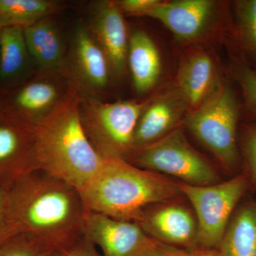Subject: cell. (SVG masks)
Here are the masks:
<instances>
[{"instance_id": "6da1fadb", "label": "cell", "mask_w": 256, "mask_h": 256, "mask_svg": "<svg viewBox=\"0 0 256 256\" xmlns=\"http://www.w3.org/2000/svg\"><path fill=\"white\" fill-rule=\"evenodd\" d=\"M13 186L8 190L15 223L44 250L63 252L84 236L88 210L78 188L41 172Z\"/></svg>"}, {"instance_id": "7a4b0ae2", "label": "cell", "mask_w": 256, "mask_h": 256, "mask_svg": "<svg viewBox=\"0 0 256 256\" xmlns=\"http://www.w3.org/2000/svg\"><path fill=\"white\" fill-rule=\"evenodd\" d=\"M82 96L68 89L48 116L34 126V159L36 172L84 188L104 160L89 140L80 116Z\"/></svg>"}, {"instance_id": "3957f363", "label": "cell", "mask_w": 256, "mask_h": 256, "mask_svg": "<svg viewBox=\"0 0 256 256\" xmlns=\"http://www.w3.org/2000/svg\"><path fill=\"white\" fill-rule=\"evenodd\" d=\"M78 191L88 212L134 222L148 207L184 196L178 183L120 158L104 160Z\"/></svg>"}, {"instance_id": "277c9868", "label": "cell", "mask_w": 256, "mask_h": 256, "mask_svg": "<svg viewBox=\"0 0 256 256\" xmlns=\"http://www.w3.org/2000/svg\"><path fill=\"white\" fill-rule=\"evenodd\" d=\"M242 102L234 86L223 79L203 104L185 118V124L194 136L227 170L238 168L240 154L238 127Z\"/></svg>"}, {"instance_id": "5b68a950", "label": "cell", "mask_w": 256, "mask_h": 256, "mask_svg": "<svg viewBox=\"0 0 256 256\" xmlns=\"http://www.w3.org/2000/svg\"><path fill=\"white\" fill-rule=\"evenodd\" d=\"M146 104L136 100L105 102L82 97L80 116L89 140L104 159L127 160L134 132Z\"/></svg>"}, {"instance_id": "8992f818", "label": "cell", "mask_w": 256, "mask_h": 256, "mask_svg": "<svg viewBox=\"0 0 256 256\" xmlns=\"http://www.w3.org/2000/svg\"><path fill=\"white\" fill-rule=\"evenodd\" d=\"M126 161L141 169L174 176L186 184L220 182L216 170L188 143L181 126L156 142L133 151Z\"/></svg>"}, {"instance_id": "52a82bcc", "label": "cell", "mask_w": 256, "mask_h": 256, "mask_svg": "<svg viewBox=\"0 0 256 256\" xmlns=\"http://www.w3.org/2000/svg\"><path fill=\"white\" fill-rule=\"evenodd\" d=\"M247 185V178L242 174L206 186L178 183L196 216L197 246L217 249Z\"/></svg>"}, {"instance_id": "ba28073f", "label": "cell", "mask_w": 256, "mask_h": 256, "mask_svg": "<svg viewBox=\"0 0 256 256\" xmlns=\"http://www.w3.org/2000/svg\"><path fill=\"white\" fill-rule=\"evenodd\" d=\"M84 236L101 256H158L162 246L136 222L90 212L86 216Z\"/></svg>"}, {"instance_id": "9c48e42d", "label": "cell", "mask_w": 256, "mask_h": 256, "mask_svg": "<svg viewBox=\"0 0 256 256\" xmlns=\"http://www.w3.org/2000/svg\"><path fill=\"white\" fill-rule=\"evenodd\" d=\"M220 4L213 0L160 1L142 16L160 22L178 42L193 43L204 38L220 22Z\"/></svg>"}, {"instance_id": "30bf717a", "label": "cell", "mask_w": 256, "mask_h": 256, "mask_svg": "<svg viewBox=\"0 0 256 256\" xmlns=\"http://www.w3.org/2000/svg\"><path fill=\"white\" fill-rule=\"evenodd\" d=\"M136 222L160 244L178 248L198 247V225L194 213L176 200L148 207Z\"/></svg>"}, {"instance_id": "8fae6325", "label": "cell", "mask_w": 256, "mask_h": 256, "mask_svg": "<svg viewBox=\"0 0 256 256\" xmlns=\"http://www.w3.org/2000/svg\"><path fill=\"white\" fill-rule=\"evenodd\" d=\"M34 126L0 110V178L16 184L36 172Z\"/></svg>"}, {"instance_id": "7c38bea8", "label": "cell", "mask_w": 256, "mask_h": 256, "mask_svg": "<svg viewBox=\"0 0 256 256\" xmlns=\"http://www.w3.org/2000/svg\"><path fill=\"white\" fill-rule=\"evenodd\" d=\"M124 14L117 2H97L92 8L88 28L106 54L112 74L119 78L124 77L127 72L129 48Z\"/></svg>"}, {"instance_id": "4fadbf2b", "label": "cell", "mask_w": 256, "mask_h": 256, "mask_svg": "<svg viewBox=\"0 0 256 256\" xmlns=\"http://www.w3.org/2000/svg\"><path fill=\"white\" fill-rule=\"evenodd\" d=\"M188 114V104L178 88L156 96L146 104L140 117L132 152L156 142L180 127Z\"/></svg>"}, {"instance_id": "5bb4252c", "label": "cell", "mask_w": 256, "mask_h": 256, "mask_svg": "<svg viewBox=\"0 0 256 256\" xmlns=\"http://www.w3.org/2000/svg\"><path fill=\"white\" fill-rule=\"evenodd\" d=\"M66 94L52 80L36 79L2 96L0 109L34 126L53 110Z\"/></svg>"}, {"instance_id": "9a60e30c", "label": "cell", "mask_w": 256, "mask_h": 256, "mask_svg": "<svg viewBox=\"0 0 256 256\" xmlns=\"http://www.w3.org/2000/svg\"><path fill=\"white\" fill-rule=\"evenodd\" d=\"M72 69L78 84L94 92L106 88L112 74L106 54L82 24H79L74 34Z\"/></svg>"}, {"instance_id": "2e32d148", "label": "cell", "mask_w": 256, "mask_h": 256, "mask_svg": "<svg viewBox=\"0 0 256 256\" xmlns=\"http://www.w3.org/2000/svg\"><path fill=\"white\" fill-rule=\"evenodd\" d=\"M222 80L210 52L196 50L185 56L178 68L176 88L188 104V112L203 104Z\"/></svg>"}, {"instance_id": "e0dca14e", "label": "cell", "mask_w": 256, "mask_h": 256, "mask_svg": "<svg viewBox=\"0 0 256 256\" xmlns=\"http://www.w3.org/2000/svg\"><path fill=\"white\" fill-rule=\"evenodd\" d=\"M28 54L42 70L66 74L65 52L56 26L46 18L24 28Z\"/></svg>"}, {"instance_id": "ac0fdd59", "label": "cell", "mask_w": 256, "mask_h": 256, "mask_svg": "<svg viewBox=\"0 0 256 256\" xmlns=\"http://www.w3.org/2000/svg\"><path fill=\"white\" fill-rule=\"evenodd\" d=\"M128 67L132 74L134 90L139 95L149 92L159 82L161 56L156 43L142 30L133 32L130 37Z\"/></svg>"}, {"instance_id": "d6986e66", "label": "cell", "mask_w": 256, "mask_h": 256, "mask_svg": "<svg viewBox=\"0 0 256 256\" xmlns=\"http://www.w3.org/2000/svg\"><path fill=\"white\" fill-rule=\"evenodd\" d=\"M217 250L220 256H256L255 202H246L234 212Z\"/></svg>"}, {"instance_id": "ffe728a7", "label": "cell", "mask_w": 256, "mask_h": 256, "mask_svg": "<svg viewBox=\"0 0 256 256\" xmlns=\"http://www.w3.org/2000/svg\"><path fill=\"white\" fill-rule=\"evenodd\" d=\"M232 11L236 56L256 72V0L234 1Z\"/></svg>"}, {"instance_id": "44dd1931", "label": "cell", "mask_w": 256, "mask_h": 256, "mask_svg": "<svg viewBox=\"0 0 256 256\" xmlns=\"http://www.w3.org/2000/svg\"><path fill=\"white\" fill-rule=\"evenodd\" d=\"M28 54L24 28L5 26L0 38V80L11 82L23 73Z\"/></svg>"}, {"instance_id": "7402d4cb", "label": "cell", "mask_w": 256, "mask_h": 256, "mask_svg": "<svg viewBox=\"0 0 256 256\" xmlns=\"http://www.w3.org/2000/svg\"><path fill=\"white\" fill-rule=\"evenodd\" d=\"M58 9V3L50 0H0V24L24 28Z\"/></svg>"}, {"instance_id": "603a6c76", "label": "cell", "mask_w": 256, "mask_h": 256, "mask_svg": "<svg viewBox=\"0 0 256 256\" xmlns=\"http://www.w3.org/2000/svg\"><path fill=\"white\" fill-rule=\"evenodd\" d=\"M230 72L240 88L242 114L256 120V72L237 56L232 60Z\"/></svg>"}, {"instance_id": "cb8c5ba5", "label": "cell", "mask_w": 256, "mask_h": 256, "mask_svg": "<svg viewBox=\"0 0 256 256\" xmlns=\"http://www.w3.org/2000/svg\"><path fill=\"white\" fill-rule=\"evenodd\" d=\"M21 234L12 214L9 190L0 188V248Z\"/></svg>"}, {"instance_id": "d4e9b609", "label": "cell", "mask_w": 256, "mask_h": 256, "mask_svg": "<svg viewBox=\"0 0 256 256\" xmlns=\"http://www.w3.org/2000/svg\"><path fill=\"white\" fill-rule=\"evenodd\" d=\"M45 250L28 234H21L0 248V256H37Z\"/></svg>"}, {"instance_id": "484cf974", "label": "cell", "mask_w": 256, "mask_h": 256, "mask_svg": "<svg viewBox=\"0 0 256 256\" xmlns=\"http://www.w3.org/2000/svg\"><path fill=\"white\" fill-rule=\"evenodd\" d=\"M240 148L250 180L256 186V122L242 126Z\"/></svg>"}, {"instance_id": "4316f807", "label": "cell", "mask_w": 256, "mask_h": 256, "mask_svg": "<svg viewBox=\"0 0 256 256\" xmlns=\"http://www.w3.org/2000/svg\"><path fill=\"white\" fill-rule=\"evenodd\" d=\"M158 256H220L217 249L203 248H178L162 244Z\"/></svg>"}, {"instance_id": "83f0119b", "label": "cell", "mask_w": 256, "mask_h": 256, "mask_svg": "<svg viewBox=\"0 0 256 256\" xmlns=\"http://www.w3.org/2000/svg\"><path fill=\"white\" fill-rule=\"evenodd\" d=\"M160 0H121L117 1L124 14L134 15V16H142L144 13L149 11L152 8L156 6Z\"/></svg>"}, {"instance_id": "f1b7e54d", "label": "cell", "mask_w": 256, "mask_h": 256, "mask_svg": "<svg viewBox=\"0 0 256 256\" xmlns=\"http://www.w3.org/2000/svg\"><path fill=\"white\" fill-rule=\"evenodd\" d=\"M60 254V256H101L97 248L84 236L72 246Z\"/></svg>"}, {"instance_id": "f546056e", "label": "cell", "mask_w": 256, "mask_h": 256, "mask_svg": "<svg viewBox=\"0 0 256 256\" xmlns=\"http://www.w3.org/2000/svg\"><path fill=\"white\" fill-rule=\"evenodd\" d=\"M37 256H60V252H50V250H45L38 254Z\"/></svg>"}, {"instance_id": "4dcf8cb0", "label": "cell", "mask_w": 256, "mask_h": 256, "mask_svg": "<svg viewBox=\"0 0 256 256\" xmlns=\"http://www.w3.org/2000/svg\"><path fill=\"white\" fill-rule=\"evenodd\" d=\"M3 28H4V26H2L1 24H0V38H1L2 31Z\"/></svg>"}, {"instance_id": "1f68e13d", "label": "cell", "mask_w": 256, "mask_h": 256, "mask_svg": "<svg viewBox=\"0 0 256 256\" xmlns=\"http://www.w3.org/2000/svg\"><path fill=\"white\" fill-rule=\"evenodd\" d=\"M0 110H1V109H0Z\"/></svg>"}]
</instances>
